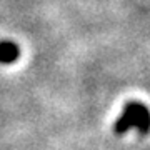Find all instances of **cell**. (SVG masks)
Returning a JSON list of instances; mask_svg holds the SVG:
<instances>
[{
  "instance_id": "cell-2",
  "label": "cell",
  "mask_w": 150,
  "mask_h": 150,
  "mask_svg": "<svg viewBox=\"0 0 150 150\" xmlns=\"http://www.w3.org/2000/svg\"><path fill=\"white\" fill-rule=\"evenodd\" d=\"M20 55V50H18V45L13 42H0V64H12L15 62Z\"/></svg>"
},
{
  "instance_id": "cell-1",
  "label": "cell",
  "mask_w": 150,
  "mask_h": 150,
  "mask_svg": "<svg viewBox=\"0 0 150 150\" xmlns=\"http://www.w3.org/2000/svg\"><path fill=\"white\" fill-rule=\"evenodd\" d=\"M130 129H137L140 134L150 132V110L140 102H129L123 108L122 115L115 122V132L125 134Z\"/></svg>"
}]
</instances>
